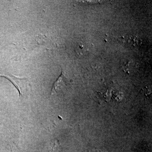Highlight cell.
I'll return each instance as SVG.
<instances>
[{
    "label": "cell",
    "mask_w": 152,
    "mask_h": 152,
    "mask_svg": "<svg viewBox=\"0 0 152 152\" xmlns=\"http://www.w3.org/2000/svg\"><path fill=\"white\" fill-rule=\"evenodd\" d=\"M10 81L18 91L20 99L28 97L33 93L31 83L27 78L19 77L12 74L1 75Z\"/></svg>",
    "instance_id": "cell-1"
},
{
    "label": "cell",
    "mask_w": 152,
    "mask_h": 152,
    "mask_svg": "<svg viewBox=\"0 0 152 152\" xmlns=\"http://www.w3.org/2000/svg\"><path fill=\"white\" fill-rule=\"evenodd\" d=\"M68 84V82L66 78L64 75L63 71L59 77L57 79L56 81L55 82L53 85V88L51 92V95L57 94L63 91L66 88Z\"/></svg>",
    "instance_id": "cell-2"
}]
</instances>
